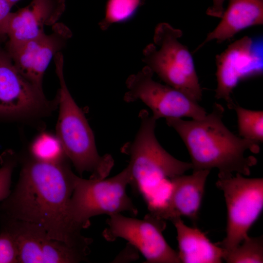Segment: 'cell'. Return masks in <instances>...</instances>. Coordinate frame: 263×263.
Listing matches in <instances>:
<instances>
[{
	"instance_id": "obj_13",
	"label": "cell",
	"mask_w": 263,
	"mask_h": 263,
	"mask_svg": "<svg viewBox=\"0 0 263 263\" xmlns=\"http://www.w3.org/2000/svg\"><path fill=\"white\" fill-rule=\"evenodd\" d=\"M209 172L207 169L193 170L191 175L184 174L170 179L169 190L164 202L149 210V213L166 221L184 216L196 222Z\"/></svg>"
},
{
	"instance_id": "obj_6",
	"label": "cell",
	"mask_w": 263,
	"mask_h": 263,
	"mask_svg": "<svg viewBox=\"0 0 263 263\" xmlns=\"http://www.w3.org/2000/svg\"><path fill=\"white\" fill-rule=\"evenodd\" d=\"M130 179L128 166L107 179H86L75 175L69 207V216L75 226L80 230L87 228L90 219L99 215L127 211L137 215L138 209L127 193Z\"/></svg>"
},
{
	"instance_id": "obj_8",
	"label": "cell",
	"mask_w": 263,
	"mask_h": 263,
	"mask_svg": "<svg viewBox=\"0 0 263 263\" xmlns=\"http://www.w3.org/2000/svg\"><path fill=\"white\" fill-rule=\"evenodd\" d=\"M104 238L113 242L122 238L139 251L149 263H181L178 252L166 241L163 232L166 221L150 213L142 219L126 217L120 213L109 216Z\"/></svg>"
},
{
	"instance_id": "obj_21",
	"label": "cell",
	"mask_w": 263,
	"mask_h": 263,
	"mask_svg": "<svg viewBox=\"0 0 263 263\" xmlns=\"http://www.w3.org/2000/svg\"><path fill=\"white\" fill-rule=\"evenodd\" d=\"M16 164L17 157L11 150H6L0 155V201L6 199L11 192V177Z\"/></svg>"
},
{
	"instance_id": "obj_5",
	"label": "cell",
	"mask_w": 263,
	"mask_h": 263,
	"mask_svg": "<svg viewBox=\"0 0 263 263\" xmlns=\"http://www.w3.org/2000/svg\"><path fill=\"white\" fill-rule=\"evenodd\" d=\"M181 30L167 23L158 24L154 42L144 51L145 62L166 84L182 92L197 102L202 97L194 62L190 52L179 40Z\"/></svg>"
},
{
	"instance_id": "obj_25",
	"label": "cell",
	"mask_w": 263,
	"mask_h": 263,
	"mask_svg": "<svg viewBox=\"0 0 263 263\" xmlns=\"http://www.w3.org/2000/svg\"><path fill=\"white\" fill-rule=\"evenodd\" d=\"M12 5H14L20 0H7Z\"/></svg>"
},
{
	"instance_id": "obj_4",
	"label": "cell",
	"mask_w": 263,
	"mask_h": 263,
	"mask_svg": "<svg viewBox=\"0 0 263 263\" xmlns=\"http://www.w3.org/2000/svg\"><path fill=\"white\" fill-rule=\"evenodd\" d=\"M54 60L60 85L57 96L59 113L56 136L68 159L80 175L89 172L90 178H106L113 167V159L110 154L101 156L98 152L93 132L67 87L61 52L56 55Z\"/></svg>"
},
{
	"instance_id": "obj_18",
	"label": "cell",
	"mask_w": 263,
	"mask_h": 263,
	"mask_svg": "<svg viewBox=\"0 0 263 263\" xmlns=\"http://www.w3.org/2000/svg\"><path fill=\"white\" fill-rule=\"evenodd\" d=\"M237 117L239 136L258 143L263 141V111L246 109L234 101L229 107Z\"/></svg>"
},
{
	"instance_id": "obj_10",
	"label": "cell",
	"mask_w": 263,
	"mask_h": 263,
	"mask_svg": "<svg viewBox=\"0 0 263 263\" xmlns=\"http://www.w3.org/2000/svg\"><path fill=\"white\" fill-rule=\"evenodd\" d=\"M49 101L18 71L11 57L0 45V115L12 117L38 116L49 112Z\"/></svg>"
},
{
	"instance_id": "obj_12",
	"label": "cell",
	"mask_w": 263,
	"mask_h": 263,
	"mask_svg": "<svg viewBox=\"0 0 263 263\" xmlns=\"http://www.w3.org/2000/svg\"><path fill=\"white\" fill-rule=\"evenodd\" d=\"M50 34H43L18 45L5 48L21 75L37 88L42 90L44 73L52 58L66 45L71 32L57 22Z\"/></svg>"
},
{
	"instance_id": "obj_17",
	"label": "cell",
	"mask_w": 263,
	"mask_h": 263,
	"mask_svg": "<svg viewBox=\"0 0 263 263\" xmlns=\"http://www.w3.org/2000/svg\"><path fill=\"white\" fill-rule=\"evenodd\" d=\"M30 153L31 158L42 162L59 164L69 160L57 136L47 132L36 138L30 146Z\"/></svg>"
},
{
	"instance_id": "obj_24",
	"label": "cell",
	"mask_w": 263,
	"mask_h": 263,
	"mask_svg": "<svg viewBox=\"0 0 263 263\" xmlns=\"http://www.w3.org/2000/svg\"><path fill=\"white\" fill-rule=\"evenodd\" d=\"M212 5L207 11V14L211 17L220 18L224 11V4L225 0H212Z\"/></svg>"
},
{
	"instance_id": "obj_23",
	"label": "cell",
	"mask_w": 263,
	"mask_h": 263,
	"mask_svg": "<svg viewBox=\"0 0 263 263\" xmlns=\"http://www.w3.org/2000/svg\"><path fill=\"white\" fill-rule=\"evenodd\" d=\"M13 6L7 0H0V43L7 37V28Z\"/></svg>"
},
{
	"instance_id": "obj_14",
	"label": "cell",
	"mask_w": 263,
	"mask_h": 263,
	"mask_svg": "<svg viewBox=\"0 0 263 263\" xmlns=\"http://www.w3.org/2000/svg\"><path fill=\"white\" fill-rule=\"evenodd\" d=\"M65 7V0H32L27 6L12 12L5 48L18 45L45 33L44 26H53L58 22Z\"/></svg>"
},
{
	"instance_id": "obj_22",
	"label": "cell",
	"mask_w": 263,
	"mask_h": 263,
	"mask_svg": "<svg viewBox=\"0 0 263 263\" xmlns=\"http://www.w3.org/2000/svg\"><path fill=\"white\" fill-rule=\"evenodd\" d=\"M19 263L16 241L8 230L1 228L0 233V263Z\"/></svg>"
},
{
	"instance_id": "obj_2",
	"label": "cell",
	"mask_w": 263,
	"mask_h": 263,
	"mask_svg": "<svg viewBox=\"0 0 263 263\" xmlns=\"http://www.w3.org/2000/svg\"><path fill=\"white\" fill-rule=\"evenodd\" d=\"M224 112L222 105L215 103L212 112L202 119L169 118L166 121L184 143L193 170L215 168L220 174L235 172L248 176L257 159L253 156H246L245 152L259 153V143L231 132L223 122Z\"/></svg>"
},
{
	"instance_id": "obj_9",
	"label": "cell",
	"mask_w": 263,
	"mask_h": 263,
	"mask_svg": "<svg viewBox=\"0 0 263 263\" xmlns=\"http://www.w3.org/2000/svg\"><path fill=\"white\" fill-rule=\"evenodd\" d=\"M153 74L146 66L129 76L124 101L127 103L141 101L151 110V115L156 120L161 118L182 117L198 120L206 115L207 113L198 102L173 87L155 81Z\"/></svg>"
},
{
	"instance_id": "obj_19",
	"label": "cell",
	"mask_w": 263,
	"mask_h": 263,
	"mask_svg": "<svg viewBox=\"0 0 263 263\" xmlns=\"http://www.w3.org/2000/svg\"><path fill=\"white\" fill-rule=\"evenodd\" d=\"M223 260L228 263H263V236H248L234 249L224 250Z\"/></svg>"
},
{
	"instance_id": "obj_15",
	"label": "cell",
	"mask_w": 263,
	"mask_h": 263,
	"mask_svg": "<svg viewBox=\"0 0 263 263\" xmlns=\"http://www.w3.org/2000/svg\"><path fill=\"white\" fill-rule=\"evenodd\" d=\"M217 26L196 48L215 40L222 43L247 28L263 24V0H229Z\"/></svg>"
},
{
	"instance_id": "obj_3",
	"label": "cell",
	"mask_w": 263,
	"mask_h": 263,
	"mask_svg": "<svg viewBox=\"0 0 263 263\" xmlns=\"http://www.w3.org/2000/svg\"><path fill=\"white\" fill-rule=\"evenodd\" d=\"M140 125L133 139L121 149L129 157V186L140 195L148 207L158 205V194L169 189L170 180L192 169L190 162L179 160L167 151L155 135L156 120L146 110L139 114Z\"/></svg>"
},
{
	"instance_id": "obj_20",
	"label": "cell",
	"mask_w": 263,
	"mask_h": 263,
	"mask_svg": "<svg viewBox=\"0 0 263 263\" xmlns=\"http://www.w3.org/2000/svg\"><path fill=\"white\" fill-rule=\"evenodd\" d=\"M144 0H107L105 21L120 22L132 18L143 4Z\"/></svg>"
},
{
	"instance_id": "obj_1",
	"label": "cell",
	"mask_w": 263,
	"mask_h": 263,
	"mask_svg": "<svg viewBox=\"0 0 263 263\" xmlns=\"http://www.w3.org/2000/svg\"><path fill=\"white\" fill-rule=\"evenodd\" d=\"M75 175L67 162L25 159L15 188L0 206V218L37 225L51 238L89 251L92 239L82 235L69 216Z\"/></svg>"
},
{
	"instance_id": "obj_11",
	"label": "cell",
	"mask_w": 263,
	"mask_h": 263,
	"mask_svg": "<svg viewBox=\"0 0 263 263\" xmlns=\"http://www.w3.org/2000/svg\"><path fill=\"white\" fill-rule=\"evenodd\" d=\"M217 87L215 96L227 102H233L231 94L238 84L263 74L261 45L247 36L230 44L216 56Z\"/></svg>"
},
{
	"instance_id": "obj_16",
	"label": "cell",
	"mask_w": 263,
	"mask_h": 263,
	"mask_svg": "<svg viewBox=\"0 0 263 263\" xmlns=\"http://www.w3.org/2000/svg\"><path fill=\"white\" fill-rule=\"evenodd\" d=\"M177 232L178 257L182 263H220L224 249L200 229L186 225L181 217L171 221Z\"/></svg>"
},
{
	"instance_id": "obj_7",
	"label": "cell",
	"mask_w": 263,
	"mask_h": 263,
	"mask_svg": "<svg viewBox=\"0 0 263 263\" xmlns=\"http://www.w3.org/2000/svg\"><path fill=\"white\" fill-rule=\"evenodd\" d=\"M216 182L225 197L227 220L226 235L218 244L225 251L239 245L261 215L263 208V179L249 178L236 173L220 174Z\"/></svg>"
}]
</instances>
